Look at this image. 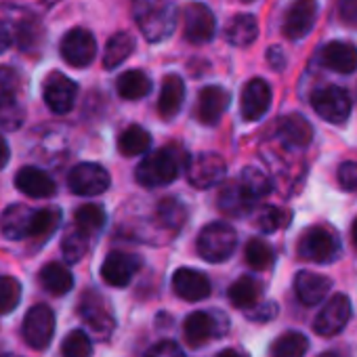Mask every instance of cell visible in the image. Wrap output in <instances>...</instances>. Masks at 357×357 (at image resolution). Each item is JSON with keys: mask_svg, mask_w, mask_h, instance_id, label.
<instances>
[{"mask_svg": "<svg viewBox=\"0 0 357 357\" xmlns=\"http://www.w3.org/2000/svg\"><path fill=\"white\" fill-rule=\"evenodd\" d=\"M36 211H32L26 204H13L9 206L3 217H0V231L9 240H24L32 236V223H34Z\"/></svg>", "mask_w": 357, "mask_h": 357, "instance_id": "7402d4cb", "label": "cell"}, {"mask_svg": "<svg viewBox=\"0 0 357 357\" xmlns=\"http://www.w3.org/2000/svg\"><path fill=\"white\" fill-rule=\"evenodd\" d=\"M97 55V43L95 36L84 28L70 30L61 40V57L72 68H86L93 63Z\"/></svg>", "mask_w": 357, "mask_h": 357, "instance_id": "8fae6325", "label": "cell"}, {"mask_svg": "<svg viewBox=\"0 0 357 357\" xmlns=\"http://www.w3.org/2000/svg\"><path fill=\"white\" fill-rule=\"evenodd\" d=\"M231 305L236 309H244V311H250L259 305L261 296H263V288H261V282L250 278V275H244L240 278L238 282H234L229 286V292H227Z\"/></svg>", "mask_w": 357, "mask_h": 357, "instance_id": "4316f807", "label": "cell"}, {"mask_svg": "<svg viewBox=\"0 0 357 357\" xmlns=\"http://www.w3.org/2000/svg\"><path fill=\"white\" fill-rule=\"evenodd\" d=\"M351 319V301L347 294H334L317 313L313 330L319 336H334L344 330Z\"/></svg>", "mask_w": 357, "mask_h": 357, "instance_id": "4fadbf2b", "label": "cell"}, {"mask_svg": "<svg viewBox=\"0 0 357 357\" xmlns=\"http://www.w3.org/2000/svg\"><path fill=\"white\" fill-rule=\"evenodd\" d=\"M307 349H309V338L303 332L288 330L273 340L269 355L271 357H305Z\"/></svg>", "mask_w": 357, "mask_h": 357, "instance_id": "4dcf8cb0", "label": "cell"}, {"mask_svg": "<svg viewBox=\"0 0 357 357\" xmlns=\"http://www.w3.org/2000/svg\"><path fill=\"white\" fill-rule=\"evenodd\" d=\"M13 43V36H11V30L5 22H0V53H5Z\"/></svg>", "mask_w": 357, "mask_h": 357, "instance_id": "f907efd6", "label": "cell"}, {"mask_svg": "<svg viewBox=\"0 0 357 357\" xmlns=\"http://www.w3.org/2000/svg\"><path fill=\"white\" fill-rule=\"evenodd\" d=\"M151 147V137L149 132L139 126V124H132L128 128H124L118 137V149L122 155H141L145 153L147 149Z\"/></svg>", "mask_w": 357, "mask_h": 357, "instance_id": "1f68e13d", "label": "cell"}, {"mask_svg": "<svg viewBox=\"0 0 357 357\" xmlns=\"http://www.w3.org/2000/svg\"><path fill=\"white\" fill-rule=\"evenodd\" d=\"M9 158H11V149H9V143L5 141V137L0 135V168H5L9 164Z\"/></svg>", "mask_w": 357, "mask_h": 357, "instance_id": "816d5d0a", "label": "cell"}, {"mask_svg": "<svg viewBox=\"0 0 357 357\" xmlns=\"http://www.w3.org/2000/svg\"><path fill=\"white\" fill-rule=\"evenodd\" d=\"M298 257L311 263H332L340 252V240L328 225L307 227L296 244Z\"/></svg>", "mask_w": 357, "mask_h": 357, "instance_id": "3957f363", "label": "cell"}, {"mask_svg": "<svg viewBox=\"0 0 357 357\" xmlns=\"http://www.w3.org/2000/svg\"><path fill=\"white\" fill-rule=\"evenodd\" d=\"M0 357H20V355H15V353H5V355H0Z\"/></svg>", "mask_w": 357, "mask_h": 357, "instance_id": "11a10c76", "label": "cell"}, {"mask_svg": "<svg viewBox=\"0 0 357 357\" xmlns=\"http://www.w3.org/2000/svg\"><path fill=\"white\" fill-rule=\"evenodd\" d=\"M40 284L51 292V294H68L74 288V275L68 267L61 263H49L40 269Z\"/></svg>", "mask_w": 357, "mask_h": 357, "instance_id": "f546056e", "label": "cell"}, {"mask_svg": "<svg viewBox=\"0 0 357 357\" xmlns=\"http://www.w3.org/2000/svg\"><path fill=\"white\" fill-rule=\"evenodd\" d=\"M68 185L76 196H99L109 188V174L101 164L82 162L70 170Z\"/></svg>", "mask_w": 357, "mask_h": 357, "instance_id": "ba28073f", "label": "cell"}, {"mask_svg": "<svg viewBox=\"0 0 357 357\" xmlns=\"http://www.w3.org/2000/svg\"><path fill=\"white\" fill-rule=\"evenodd\" d=\"M22 301V284L11 275H0V313H11Z\"/></svg>", "mask_w": 357, "mask_h": 357, "instance_id": "f35d334b", "label": "cell"}, {"mask_svg": "<svg viewBox=\"0 0 357 357\" xmlns=\"http://www.w3.org/2000/svg\"><path fill=\"white\" fill-rule=\"evenodd\" d=\"M139 259L128 252H109L101 265V278L114 286V288H124L130 284L139 269Z\"/></svg>", "mask_w": 357, "mask_h": 357, "instance_id": "2e32d148", "label": "cell"}, {"mask_svg": "<svg viewBox=\"0 0 357 357\" xmlns=\"http://www.w3.org/2000/svg\"><path fill=\"white\" fill-rule=\"evenodd\" d=\"M284 223H286V215H284L280 208H275V206H265V208L257 215V225H259V229L265 231V234H271V231L280 229Z\"/></svg>", "mask_w": 357, "mask_h": 357, "instance_id": "7bdbcfd3", "label": "cell"}, {"mask_svg": "<svg viewBox=\"0 0 357 357\" xmlns=\"http://www.w3.org/2000/svg\"><path fill=\"white\" fill-rule=\"evenodd\" d=\"M172 288L183 301L198 303L211 294V280L198 269L181 267V269H176L172 275Z\"/></svg>", "mask_w": 357, "mask_h": 357, "instance_id": "e0dca14e", "label": "cell"}, {"mask_svg": "<svg viewBox=\"0 0 357 357\" xmlns=\"http://www.w3.org/2000/svg\"><path fill=\"white\" fill-rule=\"evenodd\" d=\"M155 215H158V221H160L164 227L176 231V229H181V225H183V221H185V206H183L181 202H178L176 198H164V200L158 204Z\"/></svg>", "mask_w": 357, "mask_h": 357, "instance_id": "e575fe53", "label": "cell"}, {"mask_svg": "<svg viewBox=\"0 0 357 357\" xmlns=\"http://www.w3.org/2000/svg\"><path fill=\"white\" fill-rule=\"evenodd\" d=\"M278 137L286 147L303 149L313 139V126L301 114H288L278 124Z\"/></svg>", "mask_w": 357, "mask_h": 357, "instance_id": "603a6c76", "label": "cell"}, {"mask_svg": "<svg viewBox=\"0 0 357 357\" xmlns=\"http://www.w3.org/2000/svg\"><path fill=\"white\" fill-rule=\"evenodd\" d=\"M351 240H353V246H355V250H357V217H355V221H353V225H351Z\"/></svg>", "mask_w": 357, "mask_h": 357, "instance_id": "db71d44e", "label": "cell"}, {"mask_svg": "<svg viewBox=\"0 0 357 357\" xmlns=\"http://www.w3.org/2000/svg\"><path fill=\"white\" fill-rule=\"evenodd\" d=\"M219 208L227 217H246L255 208V200L246 194L240 181H229L221 188Z\"/></svg>", "mask_w": 357, "mask_h": 357, "instance_id": "d4e9b609", "label": "cell"}, {"mask_svg": "<svg viewBox=\"0 0 357 357\" xmlns=\"http://www.w3.org/2000/svg\"><path fill=\"white\" fill-rule=\"evenodd\" d=\"M215 32H217V20L206 5L190 3L183 9V34L192 45H204L213 40Z\"/></svg>", "mask_w": 357, "mask_h": 357, "instance_id": "30bf717a", "label": "cell"}, {"mask_svg": "<svg viewBox=\"0 0 357 357\" xmlns=\"http://www.w3.org/2000/svg\"><path fill=\"white\" fill-rule=\"evenodd\" d=\"M61 221V213L55 208H45V211H36L34 215V223H32V236L36 238H49Z\"/></svg>", "mask_w": 357, "mask_h": 357, "instance_id": "b9f144b4", "label": "cell"}, {"mask_svg": "<svg viewBox=\"0 0 357 357\" xmlns=\"http://www.w3.org/2000/svg\"><path fill=\"white\" fill-rule=\"evenodd\" d=\"M132 51H135L132 36L126 34V32H118L107 40V47H105V53H103V66L107 70H114L122 61H126L132 55Z\"/></svg>", "mask_w": 357, "mask_h": 357, "instance_id": "d6a6232c", "label": "cell"}, {"mask_svg": "<svg viewBox=\"0 0 357 357\" xmlns=\"http://www.w3.org/2000/svg\"><path fill=\"white\" fill-rule=\"evenodd\" d=\"M248 313V317L250 319H255V321H271L275 315H278V305L275 303H263V305H257L255 309H250V311H246Z\"/></svg>", "mask_w": 357, "mask_h": 357, "instance_id": "7dc6e473", "label": "cell"}, {"mask_svg": "<svg viewBox=\"0 0 357 357\" xmlns=\"http://www.w3.org/2000/svg\"><path fill=\"white\" fill-rule=\"evenodd\" d=\"M338 183L347 192L357 190V160H347L338 166Z\"/></svg>", "mask_w": 357, "mask_h": 357, "instance_id": "f6af8a7d", "label": "cell"}, {"mask_svg": "<svg viewBox=\"0 0 357 357\" xmlns=\"http://www.w3.org/2000/svg\"><path fill=\"white\" fill-rule=\"evenodd\" d=\"M91 353H93V344L86 332L74 330L63 338V344H61L63 357H91Z\"/></svg>", "mask_w": 357, "mask_h": 357, "instance_id": "ab89813d", "label": "cell"}, {"mask_svg": "<svg viewBox=\"0 0 357 357\" xmlns=\"http://www.w3.org/2000/svg\"><path fill=\"white\" fill-rule=\"evenodd\" d=\"M244 255H246L248 267L255 269V271H263V269H267V267L273 263V250H271V246H269L267 242H263L261 238H252V240L246 244Z\"/></svg>", "mask_w": 357, "mask_h": 357, "instance_id": "8d00e7d4", "label": "cell"}, {"mask_svg": "<svg viewBox=\"0 0 357 357\" xmlns=\"http://www.w3.org/2000/svg\"><path fill=\"white\" fill-rule=\"evenodd\" d=\"M311 105L319 118H324L330 124H344L351 116V97L340 86H321L313 91Z\"/></svg>", "mask_w": 357, "mask_h": 357, "instance_id": "5b68a950", "label": "cell"}, {"mask_svg": "<svg viewBox=\"0 0 357 357\" xmlns=\"http://www.w3.org/2000/svg\"><path fill=\"white\" fill-rule=\"evenodd\" d=\"M22 120H24V112L17 101L0 103V126L13 130L22 124Z\"/></svg>", "mask_w": 357, "mask_h": 357, "instance_id": "ee69618b", "label": "cell"}, {"mask_svg": "<svg viewBox=\"0 0 357 357\" xmlns=\"http://www.w3.org/2000/svg\"><path fill=\"white\" fill-rule=\"evenodd\" d=\"M89 240L91 236H86L84 231L80 229H74L70 231L63 242H61V250H63V257L68 263H78L86 252H89Z\"/></svg>", "mask_w": 357, "mask_h": 357, "instance_id": "74e56055", "label": "cell"}, {"mask_svg": "<svg viewBox=\"0 0 357 357\" xmlns=\"http://www.w3.org/2000/svg\"><path fill=\"white\" fill-rule=\"evenodd\" d=\"M240 183H242V188L246 190V194H248L255 202H257L259 198H265V196L271 192V181H269V176H267L263 170L252 168V166H248V168L242 170Z\"/></svg>", "mask_w": 357, "mask_h": 357, "instance_id": "836d02e7", "label": "cell"}, {"mask_svg": "<svg viewBox=\"0 0 357 357\" xmlns=\"http://www.w3.org/2000/svg\"><path fill=\"white\" fill-rule=\"evenodd\" d=\"M321 63L338 74H353L357 70V47L351 43L334 40L324 47Z\"/></svg>", "mask_w": 357, "mask_h": 357, "instance_id": "cb8c5ba5", "label": "cell"}, {"mask_svg": "<svg viewBox=\"0 0 357 357\" xmlns=\"http://www.w3.org/2000/svg\"><path fill=\"white\" fill-rule=\"evenodd\" d=\"M227 332V317L219 313L194 311L183 321V336L190 347L198 349L211 342L215 336H223Z\"/></svg>", "mask_w": 357, "mask_h": 357, "instance_id": "8992f818", "label": "cell"}, {"mask_svg": "<svg viewBox=\"0 0 357 357\" xmlns=\"http://www.w3.org/2000/svg\"><path fill=\"white\" fill-rule=\"evenodd\" d=\"M271 105V89L263 78H252L242 91V116L248 122L261 120Z\"/></svg>", "mask_w": 357, "mask_h": 357, "instance_id": "ac0fdd59", "label": "cell"}, {"mask_svg": "<svg viewBox=\"0 0 357 357\" xmlns=\"http://www.w3.org/2000/svg\"><path fill=\"white\" fill-rule=\"evenodd\" d=\"M338 15L344 24L357 26V0H338Z\"/></svg>", "mask_w": 357, "mask_h": 357, "instance_id": "c3c4849f", "label": "cell"}, {"mask_svg": "<svg viewBox=\"0 0 357 357\" xmlns=\"http://www.w3.org/2000/svg\"><path fill=\"white\" fill-rule=\"evenodd\" d=\"M317 20V0H294L284 17V34L290 40L305 38Z\"/></svg>", "mask_w": 357, "mask_h": 357, "instance_id": "9a60e30c", "label": "cell"}, {"mask_svg": "<svg viewBox=\"0 0 357 357\" xmlns=\"http://www.w3.org/2000/svg\"><path fill=\"white\" fill-rule=\"evenodd\" d=\"M82 319L86 321V326L99 334V336H109L114 330V315L107 307V303L103 301V296H99L97 292H84L80 298V307H78Z\"/></svg>", "mask_w": 357, "mask_h": 357, "instance_id": "5bb4252c", "label": "cell"}, {"mask_svg": "<svg viewBox=\"0 0 357 357\" xmlns=\"http://www.w3.org/2000/svg\"><path fill=\"white\" fill-rule=\"evenodd\" d=\"M24 338L26 342L36 349L43 351L51 344L53 332H55V315L47 305H34L24 319Z\"/></svg>", "mask_w": 357, "mask_h": 357, "instance_id": "9c48e42d", "label": "cell"}, {"mask_svg": "<svg viewBox=\"0 0 357 357\" xmlns=\"http://www.w3.org/2000/svg\"><path fill=\"white\" fill-rule=\"evenodd\" d=\"M17 34H20L22 49H28V47L36 45V36H34V34H40V28H38L36 24H28V22H24V24L20 26Z\"/></svg>", "mask_w": 357, "mask_h": 357, "instance_id": "681fc988", "label": "cell"}, {"mask_svg": "<svg viewBox=\"0 0 357 357\" xmlns=\"http://www.w3.org/2000/svg\"><path fill=\"white\" fill-rule=\"evenodd\" d=\"M76 95H78L76 82L61 72H51L43 84L45 103L55 114H68L76 103Z\"/></svg>", "mask_w": 357, "mask_h": 357, "instance_id": "7c38bea8", "label": "cell"}, {"mask_svg": "<svg viewBox=\"0 0 357 357\" xmlns=\"http://www.w3.org/2000/svg\"><path fill=\"white\" fill-rule=\"evenodd\" d=\"M185 99V84L183 78L170 74L164 78L162 82V91H160V99H158V112L164 120H170L178 114Z\"/></svg>", "mask_w": 357, "mask_h": 357, "instance_id": "484cf974", "label": "cell"}, {"mask_svg": "<svg viewBox=\"0 0 357 357\" xmlns=\"http://www.w3.org/2000/svg\"><path fill=\"white\" fill-rule=\"evenodd\" d=\"M227 164L219 153H198L188 162V178L196 190H208L225 178Z\"/></svg>", "mask_w": 357, "mask_h": 357, "instance_id": "52a82bcc", "label": "cell"}, {"mask_svg": "<svg viewBox=\"0 0 357 357\" xmlns=\"http://www.w3.org/2000/svg\"><path fill=\"white\" fill-rule=\"evenodd\" d=\"M145 357H185V353H183V349L178 347L176 342H172V340H162V342L153 344V347L145 353Z\"/></svg>", "mask_w": 357, "mask_h": 357, "instance_id": "bcb514c9", "label": "cell"}, {"mask_svg": "<svg viewBox=\"0 0 357 357\" xmlns=\"http://www.w3.org/2000/svg\"><path fill=\"white\" fill-rule=\"evenodd\" d=\"M135 20L149 43L168 38L176 26L172 0H135Z\"/></svg>", "mask_w": 357, "mask_h": 357, "instance_id": "7a4b0ae2", "label": "cell"}, {"mask_svg": "<svg viewBox=\"0 0 357 357\" xmlns=\"http://www.w3.org/2000/svg\"><path fill=\"white\" fill-rule=\"evenodd\" d=\"M116 89H118V95L126 101H137V99H143L149 95L151 91V80L147 78L145 72L141 70H128L124 72L118 82H116Z\"/></svg>", "mask_w": 357, "mask_h": 357, "instance_id": "f1b7e54d", "label": "cell"}, {"mask_svg": "<svg viewBox=\"0 0 357 357\" xmlns=\"http://www.w3.org/2000/svg\"><path fill=\"white\" fill-rule=\"evenodd\" d=\"M242 3H252V0H242Z\"/></svg>", "mask_w": 357, "mask_h": 357, "instance_id": "6f0895ef", "label": "cell"}, {"mask_svg": "<svg viewBox=\"0 0 357 357\" xmlns=\"http://www.w3.org/2000/svg\"><path fill=\"white\" fill-rule=\"evenodd\" d=\"M217 357H244V355L238 353V351H234V349H225V351H221Z\"/></svg>", "mask_w": 357, "mask_h": 357, "instance_id": "f5cc1de1", "label": "cell"}, {"mask_svg": "<svg viewBox=\"0 0 357 357\" xmlns=\"http://www.w3.org/2000/svg\"><path fill=\"white\" fill-rule=\"evenodd\" d=\"M15 185H17V190H20L22 194H26V196H30V198H36V200H40V198H51V196H55V192H57L53 178H51L45 170H40V168H36V166H26V168H22V170L17 172V176H15Z\"/></svg>", "mask_w": 357, "mask_h": 357, "instance_id": "ffe728a7", "label": "cell"}, {"mask_svg": "<svg viewBox=\"0 0 357 357\" xmlns=\"http://www.w3.org/2000/svg\"><path fill=\"white\" fill-rule=\"evenodd\" d=\"M332 288V282L330 278L326 275H319V273H313V271H298L296 278H294V292H296V298L307 305V307H313V305H319L328 292Z\"/></svg>", "mask_w": 357, "mask_h": 357, "instance_id": "44dd1931", "label": "cell"}, {"mask_svg": "<svg viewBox=\"0 0 357 357\" xmlns=\"http://www.w3.org/2000/svg\"><path fill=\"white\" fill-rule=\"evenodd\" d=\"M259 36V24L252 15H236L225 26V38L234 47H248Z\"/></svg>", "mask_w": 357, "mask_h": 357, "instance_id": "83f0119b", "label": "cell"}, {"mask_svg": "<svg viewBox=\"0 0 357 357\" xmlns=\"http://www.w3.org/2000/svg\"><path fill=\"white\" fill-rule=\"evenodd\" d=\"M20 86H22V76L17 74V70L0 66V103L17 101Z\"/></svg>", "mask_w": 357, "mask_h": 357, "instance_id": "60d3db41", "label": "cell"}, {"mask_svg": "<svg viewBox=\"0 0 357 357\" xmlns=\"http://www.w3.org/2000/svg\"><path fill=\"white\" fill-rule=\"evenodd\" d=\"M183 162L185 158L181 149H176L174 145H166L141 160V164L137 166L135 178L139 185L147 190L168 185L178 176V170H181Z\"/></svg>", "mask_w": 357, "mask_h": 357, "instance_id": "6da1fadb", "label": "cell"}, {"mask_svg": "<svg viewBox=\"0 0 357 357\" xmlns=\"http://www.w3.org/2000/svg\"><path fill=\"white\" fill-rule=\"evenodd\" d=\"M105 225V213L97 204H84L82 208L76 211V229L84 231L86 236H93L101 231Z\"/></svg>", "mask_w": 357, "mask_h": 357, "instance_id": "d590c367", "label": "cell"}, {"mask_svg": "<svg viewBox=\"0 0 357 357\" xmlns=\"http://www.w3.org/2000/svg\"><path fill=\"white\" fill-rule=\"evenodd\" d=\"M236 244H238V234L231 225L227 223H211L206 225L200 236H198V255L208 261V263H223L227 261L234 250H236Z\"/></svg>", "mask_w": 357, "mask_h": 357, "instance_id": "277c9868", "label": "cell"}, {"mask_svg": "<svg viewBox=\"0 0 357 357\" xmlns=\"http://www.w3.org/2000/svg\"><path fill=\"white\" fill-rule=\"evenodd\" d=\"M229 93L221 86H204L198 95V120L202 124H217L229 107Z\"/></svg>", "mask_w": 357, "mask_h": 357, "instance_id": "d6986e66", "label": "cell"}, {"mask_svg": "<svg viewBox=\"0 0 357 357\" xmlns=\"http://www.w3.org/2000/svg\"><path fill=\"white\" fill-rule=\"evenodd\" d=\"M321 357H338V355H334V353H324Z\"/></svg>", "mask_w": 357, "mask_h": 357, "instance_id": "9f6ffc18", "label": "cell"}]
</instances>
